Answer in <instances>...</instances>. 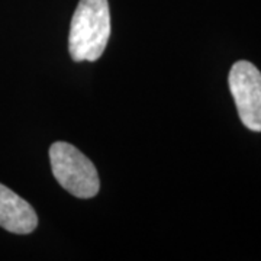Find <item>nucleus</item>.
Segmentation results:
<instances>
[{
  "instance_id": "f257e3e1",
  "label": "nucleus",
  "mask_w": 261,
  "mask_h": 261,
  "mask_svg": "<svg viewBox=\"0 0 261 261\" xmlns=\"http://www.w3.org/2000/svg\"><path fill=\"white\" fill-rule=\"evenodd\" d=\"M111 35L108 0H80L70 25L68 49L74 61H96Z\"/></svg>"
},
{
  "instance_id": "f03ea898",
  "label": "nucleus",
  "mask_w": 261,
  "mask_h": 261,
  "mask_svg": "<svg viewBox=\"0 0 261 261\" xmlns=\"http://www.w3.org/2000/svg\"><path fill=\"white\" fill-rule=\"evenodd\" d=\"M49 161L57 181L68 193L90 199L99 193L100 180L93 163L68 142L58 141L49 148Z\"/></svg>"
},
{
  "instance_id": "7ed1b4c3",
  "label": "nucleus",
  "mask_w": 261,
  "mask_h": 261,
  "mask_svg": "<svg viewBox=\"0 0 261 261\" xmlns=\"http://www.w3.org/2000/svg\"><path fill=\"white\" fill-rule=\"evenodd\" d=\"M228 83L241 122L248 129L261 132L260 70L250 61H238L229 71Z\"/></svg>"
},
{
  "instance_id": "20e7f679",
  "label": "nucleus",
  "mask_w": 261,
  "mask_h": 261,
  "mask_svg": "<svg viewBox=\"0 0 261 261\" xmlns=\"http://www.w3.org/2000/svg\"><path fill=\"white\" fill-rule=\"evenodd\" d=\"M38 225L34 207L0 183V226L19 235L31 233Z\"/></svg>"
}]
</instances>
